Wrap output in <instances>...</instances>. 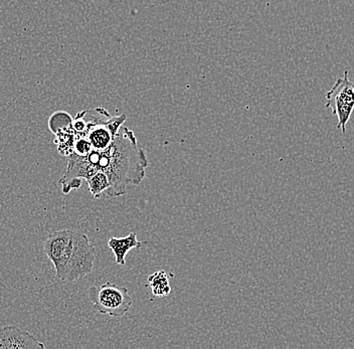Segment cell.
<instances>
[{
	"label": "cell",
	"mask_w": 354,
	"mask_h": 349,
	"mask_svg": "<svg viewBox=\"0 0 354 349\" xmlns=\"http://www.w3.org/2000/svg\"><path fill=\"white\" fill-rule=\"evenodd\" d=\"M147 244V242H139L135 233H130L125 238H111L108 240V247L116 258L115 264L119 266H124L126 264V256L132 249H140Z\"/></svg>",
	"instance_id": "5b68a950"
},
{
	"label": "cell",
	"mask_w": 354,
	"mask_h": 349,
	"mask_svg": "<svg viewBox=\"0 0 354 349\" xmlns=\"http://www.w3.org/2000/svg\"><path fill=\"white\" fill-rule=\"evenodd\" d=\"M88 189L95 198H99L103 192H107L110 189L109 178L103 172H97L92 178L87 180Z\"/></svg>",
	"instance_id": "52a82bcc"
},
{
	"label": "cell",
	"mask_w": 354,
	"mask_h": 349,
	"mask_svg": "<svg viewBox=\"0 0 354 349\" xmlns=\"http://www.w3.org/2000/svg\"><path fill=\"white\" fill-rule=\"evenodd\" d=\"M326 107L337 117L336 127L344 134L354 110V83L349 79L348 70H345L343 78L336 79L332 89L327 92Z\"/></svg>",
	"instance_id": "277c9868"
},
{
	"label": "cell",
	"mask_w": 354,
	"mask_h": 349,
	"mask_svg": "<svg viewBox=\"0 0 354 349\" xmlns=\"http://www.w3.org/2000/svg\"><path fill=\"white\" fill-rule=\"evenodd\" d=\"M88 297L95 311L116 318L129 312L133 304L128 289L111 282L99 287H90Z\"/></svg>",
	"instance_id": "3957f363"
},
{
	"label": "cell",
	"mask_w": 354,
	"mask_h": 349,
	"mask_svg": "<svg viewBox=\"0 0 354 349\" xmlns=\"http://www.w3.org/2000/svg\"><path fill=\"white\" fill-rule=\"evenodd\" d=\"M85 160L94 173L103 172L110 181L109 196L126 194L128 185H138L145 178L148 160L143 149L138 147L131 130L122 127V131L106 151L93 150Z\"/></svg>",
	"instance_id": "6da1fadb"
},
{
	"label": "cell",
	"mask_w": 354,
	"mask_h": 349,
	"mask_svg": "<svg viewBox=\"0 0 354 349\" xmlns=\"http://www.w3.org/2000/svg\"><path fill=\"white\" fill-rule=\"evenodd\" d=\"M148 282L152 288V293L158 297H166L171 292V287L168 283L167 275L165 271L155 272L148 278Z\"/></svg>",
	"instance_id": "8992f818"
},
{
	"label": "cell",
	"mask_w": 354,
	"mask_h": 349,
	"mask_svg": "<svg viewBox=\"0 0 354 349\" xmlns=\"http://www.w3.org/2000/svg\"><path fill=\"white\" fill-rule=\"evenodd\" d=\"M44 252L54 264L55 275L62 282L82 279L94 269L95 247L82 232H53L44 242Z\"/></svg>",
	"instance_id": "7a4b0ae2"
}]
</instances>
